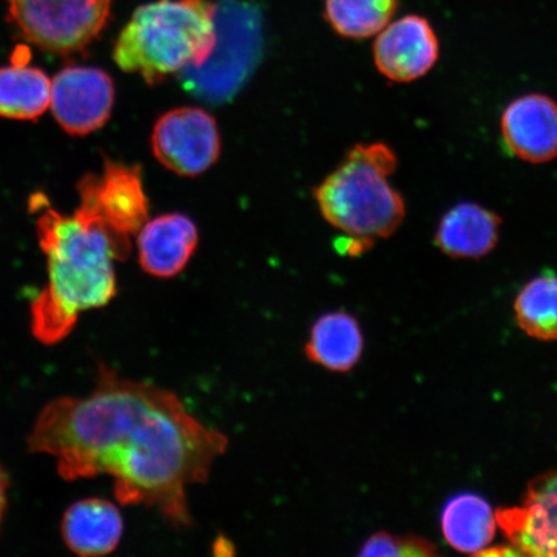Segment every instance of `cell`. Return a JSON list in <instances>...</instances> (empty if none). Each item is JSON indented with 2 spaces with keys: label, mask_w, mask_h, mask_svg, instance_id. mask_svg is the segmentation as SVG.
Instances as JSON below:
<instances>
[{
  "label": "cell",
  "mask_w": 557,
  "mask_h": 557,
  "mask_svg": "<svg viewBox=\"0 0 557 557\" xmlns=\"http://www.w3.org/2000/svg\"><path fill=\"white\" fill-rule=\"evenodd\" d=\"M515 312L529 336L557 339V275L546 273L529 282L515 301Z\"/></svg>",
  "instance_id": "obj_19"
},
{
  "label": "cell",
  "mask_w": 557,
  "mask_h": 557,
  "mask_svg": "<svg viewBox=\"0 0 557 557\" xmlns=\"http://www.w3.org/2000/svg\"><path fill=\"white\" fill-rule=\"evenodd\" d=\"M72 215L33 195L32 211H40L38 239L47 257L48 282L32 304V333L52 346L74 330L82 312L101 309L116 295L115 261L127 259L131 240L111 232L85 195Z\"/></svg>",
  "instance_id": "obj_2"
},
{
  "label": "cell",
  "mask_w": 557,
  "mask_h": 557,
  "mask_svg": "<svg viewBox=\"0 0 557 557\" xmlns=\"http://www.w3.org/2000/svg\"><path fill=\"white\" fill-rule=\"evenodd\" d=\"M7 486H9V482H7L5 473L0 466V524H2L3 515L7 507Z\"/></svg>",
  "instance_id": "obj_21"
},
{
  "label": "cell",
  "mask_w": 557,
  "mask_h": 557,
  "mask_svg": "<svg viewBox=\"0 0 557 557\" xmlns=\"http://www.w3.org/2000/svg\"><path fill=\"white\" fill-rule=\"evenodd\" d=\"M364 336L358 319L346 311H333L320 317L312 325L305 346L308 358L326 371L346 373L363 355Z\"/></svg>",
  "instance_id": "obj_15"
},
{
  "label": "cell",
  "mask_w": 557,
  "mask_h": 557,
  "mask_svg": "<svg viewBox=\"0 0 557 557\" xmlns=\"http://www.w3.org/2000/svg\"><path fill=\"white\" fill-rule=\"evenodd\" d=\"M122 513L114 504L100 498L79 500L62 518L61 534L75 555L100 557L115 552L123 537Z\"/></svg>",
  "instance_id": "obj_14"
},
{
  "label": "cell",
  "mask_w": 557,
  "mask_h": 557,
  "mask_svg": "<svg viewBox=\"0 0 557 557\" xmlns=\"http://www.w3.org/2000/svg\"><path fill=\"white\" fill-rule=\"evenodd\" d=\"M114 101V82L101 69L67 66L52 81V113L69 135L87 136L103 127Z\"/></svg>",
  "instance_id": "obj_7"
},
{
  "label": "cell",
  "mask_w": 557,
  "mask_h": 557,
  "mask_svg": "<svg viewBox=\"0 0 557 557\" xmlns=\"http://www.w3.org/2000/svg\"><path fill=\"white\" fill-rule=\"evenodd\" d=\"M52 82L44 70L24 61L0 67V116L34 121L51 104Z\"/></svg>",
  "instance_id": "obj_17"
},
{
  "label": "cell",
  "mask_w": 557,
  "mask_h": 557,
  "mask_svg": "<svg viewBox=\"0 0 557 557\" xmlns=\"http://www.w3.org/2000/svg\"><path fill=\"white\" fill-rule=\"evenodd\" d=\"M503 220L473 201L451 207L438 222L435 244L451 259H482L496 248Z\"/></svg>",
  "instance_id": "obj_13"
},
{
  "label": "cell",
  "mask_w": 557,
  "mask_h": 557,
  "mask_svg": "<svg viewBox=\"0 0 557 557\" xmlns=\"http://www.w3.org/2000/svg\"><path fill=\"white\" fill-rule=\"evenodd\" d=\"M78 191L92 203L111 232L131 240L149 221L141 169L104 158L101 174L88 173L78 184Z\"/></svg>",
  "instance_id": "obj_8"
},
{
  "label": "cell",
  "mask_w": 557,
  "mask_h": 557,
  "mask_svg": "<svg viewBox=\"0 0 557 557\" xmlns=\"http://www.w3.org/2000/svg\"><path fill=\"white\" fill-rule=\"evenodd\" d=\"M496 525L497 517L490 504L476 494L465 493L453 497L442 515L445 540L462 553L484 552L494 539Z\"/></svg>",
  "instance_id": "obj_16"
},
{
  "label": "cell",
  "mask_w": 557,
  "mask_h": 557,
  "mask_svg": "<svg viewBox=\"0 0 557 557\" xmlns=\"http://www.w3.org/2000/svg\"><path fill=\"white\" fill-rule=\"evenodd\" d=\"M218 40L213 0H154L134 12L115 41L113 58L123 72L156 86L173 74L203 67Z\"/></svg>",
  "instance_id": "obj_3"
},
{
  "label": "cell",
  "mask_w": 557,
  "mask_h": 557,
  "mask_svg": "<svg viewBox=\"0 0 557 557\" xmlns=\"http://www.w3.org/2000/svg\"><path fill=\"white\" fill-rule=\"evenodd\" d=\"M497 522L519 555L557 556V471L535 479L524 503L499 510Z\"/></svg>",
  "instance_id": "obj_10"
},
{
  "label": "cell",
  "mask_w": 557,
  "mask_h": 557,
  "mask_svg": "<svg viewBox=\"0 0 557 557\" xmlns=\"http://www.w3.org/2000/svg\"><path fill=\"white\" fill-rule=\"evenodd\" d=\"M508 151L524 162L542 164L557 158V101L547 95L518 97L500 116Z\"/></svg>",
  "instance_id": "obj_11"
},
{
  "label": "cell",
  "mask_w": 557,
  "mask_h": 557,
  "mask_svg": "<svg viewBox=\"0 0 557 557\" xmlns=\"http://www.w3.org/2000/svg\"><path fill=\"white\" fill-rule=\"evenodd\" d=\"M138 260L146 273L173 277L190 262L199 243V230L183 213H166L146 222L137 234Z\"/></svg>",
  "instance_id": "obj_12"
},
{
  "label": "cell",
  "mask_w": 557,
  "mask_h": 557,
  "mask_svg": "<svg viewBox=\"0 0 557 557\" xmlns=\"http://www.w3.org/2000/svg\"><path fill=\"white\" fill-rule=\"evenodd\" d=\"M441 45L428 18L407 15L387 24L375 35L374 64L388 81L421 79L436 65Z\"/></svg>",
  "instance_id": "obj_9"
},
{
  "label": "cell",
  "mask_w": 557,
  "mask_h": 557,
  "mask_svg": "<svg viewBox=\"0 0 557 557\" xmlns=\"http://www.w3.org/2000/svg\"><path fill=\"white\" fill-rule=\"evenodd\" d=\"M13 24L40 50H85L107 26L113 0H7Z\"/></svg>",
  "instance_id": "obj_5"
},
{
  "label": "cell",
  "mask_w": 557,
  "mask_h": 557,
  "mask_svg": "<svg viewBox=\"0 0 557 557\" xmlns=\"http://www.w3.org/2000/svg\"><path fill=\"white\" fill-rule=\"evenodd\" d=\"M396 169L398 158L389 146H355L313 190L323 218L367 248L392 236L406 218L401 194L389 183Z\"/></svg>",
  "instance_id": "obj_4"
},
{
  "label": "cell",
  "mask_w": 557,
  "mask_h": 557,
  "mask_svg": "<svg viewBox=\"0 0 557 557\" xmlns=\"http://www.w3.org/2000/svg\"><path fill=\"white\" fill-rule=\"evenodd\" d=\"M151 149L166 170L184 177L200 176L220 158L219 124L205 109H172L157 121Z\"/></svg>",
  "instance_id": "obj_6"
},
{
  "label": "cell",
  "mask_w": 557,
  "mask_h": 557,
  "mask_svg": "<svg viewBox=\"0 0 557 557\" xmlns=\"http://www.w3.org/2000/svg\"><path fill=\"white\" fill-rule=\"evenodd\" d=\"M399 0H324V17L347 39L375 37L392 23Z\"/></svg>",
  "instance_id": "obj_18"
},
{
  "label": "cell",
  "mask_w": 557,
  "mask_h": 557,
  "mask_svg": "<svg viewBox=\"0 0 557 557\" xmlns=\"http://www.w3.org/2000/svg\"><path fill=\"white\" fill-rule=\"evenodd\" d=\"M359 556L428 557L436 555V546L416 535L374 533L361 546Z\"/></svg>",
  "instance_id": "obj_20"
},
{
  "label": "cell",
  "mask_w": 557,
  "mask_h": 557,
  "mask_svg": "<svg viewBox=\"0 0 557 557\" xmlns=\"http://www.w3.org/2000/svg\"><path fill=\"white\" fill-rule=\"evenodd\" d=\"M27 445L55 458L67 482L109 475L120 504L156 507L171 525L189 528L187 486L207 482L228 441L171 392L100 366L92 393L41 410Z\"/></svg>",
  "instance_id": "obj_1"
}]
</instances>
